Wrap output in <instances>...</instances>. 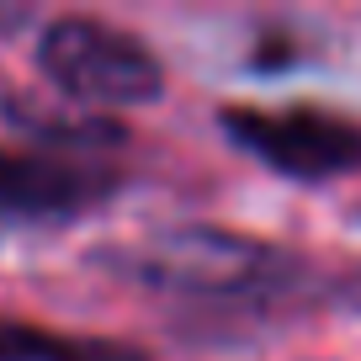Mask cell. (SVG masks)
Masks as SVG:
<instances>
[{
    "label": "cell",
    "mask_w": 361,
    "mask_h": 361,
    "mask_svg": "<svg viewBox=\"0 0 361 361\" xmlns=\"http://www.w3.org/2000/svg\"><path fill=\"white\" fill-rule=\"evenodd\" d=\"M329 293H335V303H345V308H356V314H361V266H350Z\"/></svg>",
    "instance_id": "8992f818"
},
{
    "label": "cell",
    "mask_w": 361,
    "mask_h": 361,
    "mask_svg": "<svg viewBox=\"0 0 361 361\" xmlns=\"http://www.w3.org/2000/svg\"><path fill=\"white\" fill-rule=\"evenodd\" d=\"M224 138L287 180H340L361 170V123L324 106H224Z\"/></svg>",
    "instance_id": "3957f363"
},
{
    "label": "cell",
    "mask_w": 361,
    "mask_h": 361,
    "mask_svg": "<svg viewBox=\"0 0 361 361\" xmlns=\"http://www.w3.org/2000/svg\"><path fill=\"white\" fill-rule=\"evenodd\" d=\"M43 80L80 106H149L165 96V64L144 37L102 16H54L32 48Z\"/></svg>",
    "instance_id": "7a4b0ae2"
},
{
    "label": "cell",
    "mask_w": 361,
    "mask_h": 361,
    "mask_svg": "<svg viewBox=\"0 0 361 361\" xmlns=\"http://www.w3.org/2000/svg\"><path fill=\"white\" fill-rule=\"evenodd\" d=\"M0 361H154L133 340L112 335H75V329H48L27 319H0Z\"/></svg>",
    "instance_id": "5b68a950"
},
{
    "label": "cell",
    "mask_w": 361,
    "mask_h": 361,
    "mask_svg": "<svg viewBox=\"0 0 361 361\" xmlns=\"http://www.w3.org/2000/svg\"><path fill=\"white\" fill-rule=\"evenodd\" d=\"M123 282H138L165 298H192L213 308H266L308 287V260L271 239L234 234L213 224H180L123 250H102Z\"/></svg>",
    "instance_id": "6da1fadb"
},
{
    "label": "cell",
    "mask_w": 361,
    "mask_h": 361,
    "mask_svg": "<svg viewBox=\"0 0 361 361\" xmlns=\"http://www.w3.org/2000/svg\"><path fill=\"white\" fill-rule=\"evenodd\" d=\"M123 186H128V170H117L96 149H64V144L0 149V213L11 218L69 224V218L106 207Z\"/></svg>",
    "instance_id": "277c9868"
}]
</instances>
